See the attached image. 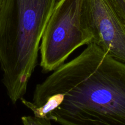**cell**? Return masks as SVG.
<instances>
[{
    "label": "cell",
    "mask_w": 125,
    "mask_h": 125,
    "mask_svg": "<svg viewBox=\"0 0 125 125\" xmlns=\"http://www.w3.org/2000/svg\"><path fill=\"white\" fill-rule=\"evenodd\" d=\"M20 101L61 125H125V63L89 44Z\"/></svg>",
    "instance_id": "6da1fadb"
},
{
    "label": "cell",
    "mask_w": 125,
    "mask_h": 125,
    "mask_svg": "<svg viewBox=\"0 0 125 125\" xmlns=\"http://www.w3.org/2000/svg\"><path fill=\"white\" fill-rule=\"evenodd\" d=\"M59 0H1L0 67L12 103L26 92L42 37Z\"/></svg>",
    "instance_id": "7a4b0ae2"
},
{
    "label": "cell",
    "mask_w": 125,
    "mask_h": 125,
    "mask_svg": "<svg viewBox=\"0 0 125 125\" xmlns=\"http://www.w3.org/2000/svg\"><path fill=\"white\" fill-rule=\"evenodd\" d=\"M94 33L86 0H59L42 37L40 66L53 72L83 45L93 43Z\"/></svg>",
    "instance_id": "3957f363"
},
{
    "label": "cell",
    "mask_w": 125,
    "mask_h": 125,
    "mask_svg": "<svg viewBox=\"0 0 125 125\" xmlns=\"http://www.w3.org/2000/svg\"><path fill=\"white\" fill-rule=\"evenodd\" d=\"M94 33L93 43L125 63V24L109 0H86Z\"/></svg>",
    "instance_id": "277c9868"
},
{
    "label": "cell",
    "mask_w": 125,
    "mask_h": 125,
    "mask_svg": "<svg viewBox=\"0 0 125 125\" xmlns=\"http://www.w3.org/2000/svg\"><path fill=\"white\" fill-rule=\"evenodd\" d=\"M23 125H51V120L36 116H23L21 118Z\"/></svg>",
    "instance_id": "5b68a950"
},
{
    "label": "cell",
    "mask_w": 125,
    "mask_h": 125,
    "mask_svg": "<svg viewBox=\"0 0 125 125\" xmlns=\"http://www.w3.org/2000/svg\"><path fill=\"white\" fill-rule=\"evenodd\" d=\"M115 11L125 24V0H109Z\"/></svg>",
    "instance_id": "8992f818"
},
{
    "label": "cell",
    "mask_w": 125,
    "mask_h": 125,
    "mask_svg": "<svg viewBox=\"0 0 125 125\" xmlns=\"http://www.w3.org/2000/svg\"><path fill=\"white\" fill-rule=\"evenodd\" d=\"M0 1H1V0H0Z\"/></svg>",
    "instance_id": "52a82bcc"
}]
</instances>
